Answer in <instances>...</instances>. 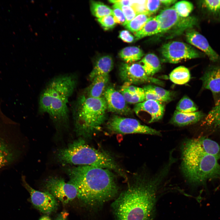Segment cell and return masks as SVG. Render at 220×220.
<instances>
[{
    "label": "cell",
    "instance_id": "6da1fadb",
    "mask_svg": "<svg viewBox=\"0 0 220 220\" xmlns=\"http://www.w3.org/2000/svg\"><path fill=\"white\" fill-rule=\"evenodd\" d=\"M170 167L166 164L152 176L144 174L134 175L127 188L112 204L116 220H151L157 190Z\"/></svg>",
    "mask_w": 220,
    "mask_h": 220
},
{
    "label": "cell",
    "instance_id": "7a4b0ae2",
    "mask_svg": "<svg viewBox=\"0 0 220 220\" xmlns=\"http://www.w3.org/2000/svg\"><path fill=\"white\" fill-rule=\"evenodd\" d=\"M65 171L69 177V182L77 189V197L91 207L102 205L118 193V186L110 170L81 165L68 167Z\"/></svg>",
    "mask_w": 220,
    "mask_h": 220
},
{
    "label": "cell",
    "instance_id": "3957f363",
    "mask_svg": "<svg viewBox=\"0 0 220 220\" xmlns=\"http://www.w3.org/2000/svg\"><path fill=\"white\" fill-rule=\"evenodd\" d=\"M77 83L75 74L61 75L50 80L40 95L38 112L49 115L58 133L67 130L69 127L68 104Z\"/></svg>",
    "mask_w": 220,
    "mask_h": 220
},
{
    "label": "cell",
    "instance_id": "277c9868",
    "mask_svg": "<svg viewBox=\"0 0 220 220\" xmlns=\"http://www.w3.org/2000/svg\"><path fill=\"white\" fill-rule=\"evenodd\" d=\"M57 161L63 165H89L115 171L126 178L123 170L113 158L105 152L95 148L81 138L75 140L55 153Z\"/></svg>",
    "mask_w": 220,
    "mask_h": 220
},
{
    "label": "cell",
    "instance_id": "5b68a950",
    "mask_svg": "<svg viewBox=\"0 0 220 220\" xmlns=\"http://www.w3.org/2000/svg\"><path fill=\"white\" fill-rule=\"evenodd\" d=\"M72 108L74 130L78 136L90 137L100 130L106 119L107 105L103 96L91 97L83 93L79 96Z\"/></svg>",
    "mask_w": 220,
    "mask_h": 220
},
{
    "label": "cell",
    "instance_id": "8992f818",
    "mask_svg": "<svg viewBox=\"0 0 220 220\" xmlns=\"http://www.w3.org/2000/svg\"><path fill=\"white\" fill-rule=\"evenodd\" d=\"M181 168L186 179L195 185L220 178L218 158L213 155L181 153Z\"/></svg>",
    "mask_w": 220,
    "mask_h": 220
},
{
    "label": "cell",
    "instance_id": "52a82bcc",
    "mask_svg": "<svg viewBox=\"0 0 220 220\" xmlns=\"http://www.w3.org/2000/svg\"><path fill=\"white\" fill-rule=\"evenodd\" d=\"M14 125L0 120V172L14 165L22 154Z\"/></svg>",
    "mask_w": 220,
    "mask_h": 220
},
{
    "label": "cell",
    "instance_id": "ba28073f",
    "mask_svg": "<svg viewBox=\"0 0 220 220\" xmlns=\"http://www.w3.org/2000/svg\"><path fill=\"white\" fill-rule=\"evenodd\" d=\"M107 128L111 132L123 134H140L161 135L160 131L142 124L135 119L118 115H114L111 118L107 123Z\"/></svg>",
    "mask_w": 220,
    "mask_h": 220
},
{
    "label": "cell",
    "instance_id": "9c48e42d",
    "mask_svg": "<svg viewBox=\"0 0 220 220\" xmlns=\"http://www.w3.org/2000/svg\"><path fill=\"white\" fill-rule=\"evenodd\" d=\"M156 17L159 24V33L166 32L171 30L179 32L193 27L197 22L195 17L181 16L173 6L162 10Z\"/></svg>",
    "mask_w": 220,
    "mask_h": 220
},
{
    "label": "cell",
    "instance_id": "30bf717a",
    "mask_svg": "<svg viewBox=\"0 0 220 220\" xmlns=\"http://www.w3.org/2000/svg\"><path fill=\"white\" fill-rule=\"evenodd\" d=\"M161 52L164 61L176 64L183 60L203 56L190 45L179 41H173L164 44Z\"/></svg>",
    "mask_w": 220,
    "mask_h": 220
},
{
    "label": "cell",
    "instance_id": "8fae6325",
    "mask_svg": "<svg viewBox=\"0 0 220 220\" xmlns=\"http://www.w3.org/2000/svg\"><path fill=\"white\" fill-rule=\"evenodd\" d=\"M119 74L124 83L140 84L144 83H153L163 86V82L161 80L148 76L139 63H122L119 68Z\"/></svg>",
    "mask_w": 220,
    "mask_h": 220
},
{
    "label": "cell",
    "instance_id": "7c38bea8",
    "mask_svg": "<svg viewBox=\"0 0 220 220\" xmlns=\"http://www.w3.org/2000/svg\"><path fill=\"white\" fill-rule=\"evenodd\" d=\"M48 191L64 204H67L77 197V190L72 183L57 176L48 178L45 182Z\"/></svg>",
    "mask_w": 220,
    "mask_h": 220
},
{
    "label": "cell",
    "instance_id": "4fadbf2b",
    "mask_svg": "<svg viewBox=\"0 0 220 220\" xmlns=\"http://www.w3.org/2000/svg\"><path fill=\"white\" fill-rule=\"evenodd\" d=\"M181 153L205 154L220 159V146L216 141L205 137L186 139L182 144Z\"/></svg>",
    "mask_w": 220,
    "mask_h": 220
},
{
    "label": "cell",
    "instance_id": "5bb4252c",
    "mask_svg": "<svg viewBox=\"0 0 220 220\" xmlns=\"http://www.w3.org/2000/svg\"><path fill=\"white\" fill-rule=\"evenodd\" d=\"M163 102L145 100L136 104L134 110L136 115L148 123L156 122L163 118L165 110Z\"/></svg>",
    "mask_w": 220,
    "mask_h": 220
},
{
    "label": "cell",
    "instance_id": "9a60e30c",
    "mask_svg": "<svg viewBox=\"0 0 220 220\" xmlns=\"http://www.w3.org/2000/svg\"><path fill=\"white\" fill-rule=\"evenodd\" d=\"M22 180L23 185L30 193L33 205L42 212L49 214L55 210L58 204L56 198L48 191L42 192L32 188L26 182L25 177Z\"/></svg>",
    "mask_w": 220,
    "mask_h": 220
},
{
    "label": "cell",
    "instance_id": "2e32d148",
    "mask_svg": "<svg viewBox=\"0 0 220 220\" xmlns=\"http://www.w3.org/2000/svg\"><path fill=\"white\" fill-rule=\"evenodd\" d=\"M103 96L109 112L125 116L130 115L132 112L123 95L112 87H107Z\"/></svg>",
    "mask_w": 220,
    "mask_h": 220
},
{
    "label": "cell",
    "instance_id": "e0dca14e",
    "mask_svg": "<svg viewBox=\"0 0 220 220\" xmlns=\"http://www.w3.org/2000/svg\"><path fill=\"white\" fill-rule=\"evenodd\" d=\"M200 79L203 88L211 91L216 105L220 101V64L209 66Z\"/></svg>",
    "mask_w": 220,
    "mask_h": 220
},
{
    "label": "cell",
    "instance_id": "ac0fdd59",
    "mask_svg": "<svg viewBox=\"0 0 220 220\" xmlns=\"http://www.w3.org/2000/svg\"><path fill=\"white\" fill-rule=\"evenodd\" d=\"M186 38L189 43L203 52L211 61L215 62L220 60V56L211 47L206 38L198 32L189 30L186 33Z\"/></svg>",
    "mask_w": 220,
    "mask_h": 220
},
{
    "label": "cell",
    "instance_id": "d6986e66",
    "mask_svg": "<svg viewBox=\"0 0 220 220\" xmlns=\"http://www.w3.org/2000/svg\"><path fill=\"white\" fill-rule=\"evenodd\" d=\"M205 115L200 111L191 113L174 111L170 123L176 126L183 127L195 123L204 118Z\"/></svg>",
    "mask_w": 220,
    "mask_h": 220
},
{
    "label": "cell",
    "instance_id": "ffe728a7",
    "mask_svg": "<svg viewBox=\"0 0 220 220\" xmlns=\"http://www.w3.org/2000/svg\"><path fill=\"white\" fill-rule=\"evenodd\" d=\"M109 80V75H100L95 77L84 93L91 97L98 98L103 97Z\"/></svg>",
    "mask_w": 220,
    "mask_h": 220
},
{
    "label": "cell",
    "instance_id": "44dd1931",
    "mask_svg": "<svg viewBox=\"0 0 220 220\" xmlns=\"http://www.w3.org/2000/svg\"><path fill=\"white\" fill-rule=\"evenodd\" d=\"M113 66L112 57L108 55L102 56L96 61L95 65L89 75L92 81L96 77L100 75H108Z\"/></svg>",
    "mask_w": 220,
    "mask_h": 220
},
{
    "label": "cell",
    "instance_id": "7402d4cb",
    "mask_svg": "<svg viewBox=\"0 0 220 220\" xmlns=\"http://www.w3.org/2000/svg\"><path fill=\"white\" fill-rule=\"evenodd\" d=\"M139 63L147 75L149 77H152L161 69V65L159 58L153 53H148L146 55Z\"/></svg>",
    "mask_w": 220,
    "mask_h": 220
},
{
    "label": "cell",
    "instance_id": "603a6c76",
    "mask_svg": "<svg viewBox=\"0 0 220 220\" xmlns=\"http://www.w3.org/2000/svg\"><path fill=\"white\" fill-rule=\"evenodd\" d=\"M202 125L213 131H220V101L204 118Z\"/></svg>",
    "mask_w": 220,
    "mask_h": 220
},
{
    "label": "cell",
    "instance_id": "cb8c5ba5",
    "mask_svg": "<svg viewBox=\"0 0 220 220\" xmlns=\"http://www.w3.org/2000/svg\"><path fill=\"white\" fill-rule=\"evenodd\" d=\"M160 25L156 17H152L148 20L142 29L134 33L136 39L159 33Z\"/></svg>",
    "mask_w": 220,
    "mask_h": 220
},
{
    "label": "cell",
    "instance_id": "d4e9b609",
    "mask_svg": "<svg viewBox=\"0 0 220 220\" xmlns=\"http://www.w3.org/2000/svg\"><path fill=\"white\" fill-rule=\"evenodd\" d=\"M191 78L189 70L183 66H180L174 69L169 75L170 80L173 83L178 85L186 83Z\"/></svg>",
    "mask_w": 220,
    "mask_h": 220
},
{
    "label": "cell",
    "instance_id": "484cf974",
    "mask_svg": "<svg viewBox=\"0 0 220 220\" xmlns=\"http://www.w3.org/2000/svg\"><path fill=\"white\" fill-rule=\"evenodd\" d=\"M143 55L142 51L136 46L126 47L122 50L119 53L120 58L126 63H131L138 61Z\"/></svg>",
    "mask_w": 220,
    "mask_h": 220
},
{
    "label": "cell",
    "instance_id": "4316f807",
    "mask_svg": "<svg viewBox=\"0 0 220 220\" xmlns=\"http://www.w3.org/2000/svg\"><path fill=\"white\" fill-rule=\"evenodd\" d=\"M151 17V15L148 13L138 14L125 26V28L135 33L141 30Z\"/></svg>",
    "mask_w": 220,
    "mask_h": 220
},
{
    "label": "cell",
    "instance_id": "83f0119b",
    "mask_svg": "<svg viewBox=\"0 0 220 220\" xmlns=\"http://www.w3.org/2000/svg\"><path fill=\"white\" fill-rule=\"evenodd\" d=\"M90 9L93 15L98 18L110 15H113L112 9L101 2L91 1Z\"/></svg>",
    "mask_w": 220,
    "mask_h": 220
},
{
    "label": "cell",
    "instance_id": "f1b7e54d",
    "mask_svg": "<svg viewBox=\"0 0 220 220\" xmlns=\"http://www.w3.org/2000/svg\"><path fill=\"white\" fill-rule=\"evenodd\" d=\"M197 109V107L195 103L186 96L181 98L176 107V110L184 113L195 112Z\"/></svg>",
    "mask_w": 220,
    "mask_h": 220
},
{
    "label": "cell",
    "instance_id": "f546056e",
    "mask_svg": "<svg viewBox=\"0 0 220 220\" xmlns=\"http://www.w3.org/2000/svg\"><path fill=\"white\" fill-rule=\"evenodd\" d=\"M202 7L208 13L211 15L220 16V0H205L201 1Z\"/></svg>",
    "mask_w": 220,
    "mask_h": 220
},
{
    "label": "cell",
    "instance_id": "4dcf8cb0",
    "mask_svg": "<svg viewBox=\"0 0 220 220\" xmlns=\"http://www.w3.org/2000/svg\"><path fill=\"white\" fill-rule=\"evenodd\" d=\"M178 14L183 17H188L193 9V5L191 2L182 1L176 3L173 6Z\"/></svg>",
    "mask_w": 220,
    "mask_h": 220
},
{
    "label": "cell",
    "instance_id": "1f68e13d",
    "mask_svg": "<svg viewBox=\"0 0 220 220\" xmlns=\"http://www.w3.org/2000/svg\"><path fill=\"white\" fill-rule=\"evenodd\" d=\"M119 91L123 95L127 103L137 104L145 101V92L140 94H131L122 88H120Z\"/></svg>",
    "mask_w": 220,
    "mask_h": 220
},
{
    "label": "cell",
    "instance_id": "d6a6232c",
    "mask_svg": "<svg viewBox=\"0 0 220 220\" xmlns=\"http://www.w3.org/2000/svg\"><path fill=\"white\" fill-rule=\"evenodd\" d=\"M145 86L154 91L164 102L171 101L173 98L174 93L170 91L149 84Z\"/></svg>",
    "mask_w": 220,
    "mask_h": 220
},
{
    "label": "cell",
    "instance_id": "836d02e7",
    "mask_svg": "<svg viewBox=\"0 0 220 220\" xmlns=\"http://www.w3.org/2000/svg\"><path fill=\"white\" fill-rule=\"evenodd\" d=\"M117 4L122 11L126 19V22L123 26L126 25L134 19L137 15L132 6H122Z\"/></svg>",
    "mask_w": 220,
    "mask_h": 220
},
{
    "label": "cell",
    "instance_id": "e575fe53",
    "mask_svg": "<svg viewBox=\"0 0 220 220\" xmlns=\"http://www.w3.org/2000/svg\"><path fill=\"white\" fill-rule=\"evenodd\" d=\"M97 20L105 29L107 30L112 28L116 24L113 16L112 15L98 18Z\"/></svg>",
    "mask_w": 220,
    "mask_h": 220
},
{
    "label": "cell",
    "instance_id": "d590c367",
    "mask_svg": "<svg viewBox=\"0 0 220 220\" xmlns=\"http://www.w3.org/2000/svg\"><path fill=\"white\" fill-rule=\"evenodd\" d=\"M113 8V16L116 23L124 25L126 19L121 9L116 4H114Z\"/></svg>",
    "mask_w": 220,
    "mask_h": 220
},
{
    "label": "cell",
    "instance_id": "8d00e7d4",
    "mask_svg": "<svg viewBox=\"0 0 220 220\" xmlns=\"http://www.w3.org/2000/svg\"><path fill=\"white\" fill-rule=\"evenodd\" d=\"M161 3L160 0H145V5L146 11L151 15L158 11Z\"/></svg>",
    "mask_w": 220,
    "mask_h": 220
},
{
    "label": "cell",
    "instance_id": "74e56055",
    "mask_svg": "<svg viewBox=\"0 0 220 220\" xmlns=\"http://www.w3.org/2000/svg\"><path fill=\"white\" fill-rule=\"evenodd\" d=\"M145 2V0L133 1V3L132 6L135 10L137 14L148 13L146 9Z\"/></svg>",
    "mask_w": 220,
    "mask_h": 220
},
{
    "label": "cell",
    "instance_id": "f35d334b",
    "mask_svg": "<svg viewBox=\"0 0 220 220\" xmlns=\"http://www.w3.org/2000/svg\"><path fill=\"white\" fill-rule=\"evenodd\" d=\"M143 88L145 92V101L152 100L163 102V100L154 91L148 88L145 86L143 87Z\"/></svg>",
    "mask_w": 220,
    "mask_h": 220
},
{
    "label": "cell",
    "instance_id": "ab89813d",
    "mask_svg": "<svg viewBox=\"0 0 220 220\" xmlns=\"http://www.w3.org/2000/svg\"><path fill=\"white\" fill-rule=\"evenodd\" d=\"M119 37L123 41L127 42H131L134 40V36L127 30H123L120 31Z\"/></svg>",
    "mask_w": 220,
    "mask_h": 220
},
{
    "label": "cell",
    "instance_id": "60d3db41",
    "mask_svg": "<svg viewBox=\"0 0 220 220\" xmlns=\"http://www.w3.org/2000/svg\"><path fill=\"white\" fill-rule=\"evenodd\" d=\"M109 1L111 3L124 6H132L133 3V0H109Z\"/></svg>",
    "mask_w": 220,
    "mask_h": 220
},
{
    "label": "cell",
    "instance_id": "b9f144b4",
    "mask_svg": "<svg viewBox=\"0 0 220 220\" xmlns=\"http://www.w3.org/2000/svg\"><path fill=\"white\" fill-rule=\"evenodd\" d=\"M68 213L66 212L61 213L57 216L56 220H66Z\"/></svg>",
    "mask_w": 220,
    "mask_h": 220
},
{
    "label": "cell",
    "instance_id": "7bdbcfd3",
    "mask_svg": "<svg viewBox=\"0 0 220 220\" xmlns=\"http://www.w3.org/2000/svg\"><path fill=\"white\" fill-rule=\"evenodd\" d=\"M161 3L166 5H169L175 3L176 1L174 0H160Z\"/></svg>",
    "mask_w": 220,
    "mask_h": 220
},
{
    "label": "cell",
    "instance_id": "ee69618b",
    "mask_svg": "<svg viewBox=\"0 0 220 220\" xmlns=\"http://www.w3.org/2000/svg\"><path fill=\"white\" fill-rule=\"evenodd\" d=\"M39 220H51L50 218L48 216H45L42 217Z\"/></svg>",
    "mask_w": 220,
    "mask_h": 220
}]
</instances>
